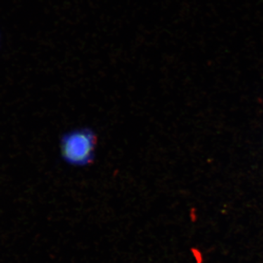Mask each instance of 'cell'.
Segmentation results:
<instances>
[{
	"instance_id": "obj_1",
	"label": "cell",
	"mask_w": 263,
	"mask_h": 263,
	"mask_svg": "<svg viewBox=\"0 0 263 263\" xmlns=\"http://www.w3.org/2000/svg\"><path fill=\"white\" fill-rule=\"evenodd\" d=\"M96 134L89 128H80L65 133L60 142L62 159L66 163L84 167L92 163L96 149Z\"/></svg>"
}]
</instances>
